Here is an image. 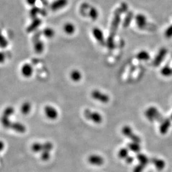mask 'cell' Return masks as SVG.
<instances>
[{
  "instance_id": "cell-24",
  "label": "cell",
  "mask_w": 172,
  "mask_h": 172,
  "mask_svg": "<svg viewBox=\"0 0 172 172\" xmlns=\"http://www.w3.org/2000/svg\"><path fill=\"white\" fill-rule=\"evenodd\" d=\"M43 144L36 142L31 145V150L34 153H41L43 151Z\"/></svg>"
},
{
  "instance_id": "cell-41",
  "label": "cell",
  "mask_w": 172,
  "mask_h": 172,
  "mask_svg": "<svg viewBox=\"0 0 172 172\" xmlns=\"http://www.w3.org/2000/svg\"><path fill=\"white\" fill-rule=\"evenodd\" d=\"M4 143H3V142L1 141V150L4 149Z\"/></svg>"
},
{
  "instance_id": "cell-7",
  "label": "cell",
  "mask_w": 172,
  "mask_h": 172,
  "mask_svg": "<svg viewBox=\"0 0 172 172\" xmlns=\"http://www.w3.org/2000/svg\"><path fill=\"white\" fill-rule=\"evenodd\" d=\"M68 2V0H55L50 5V8L53 11H59L66 7Z\"/></svg>"
},
{
  "instance_id": "cell-34",
  "label": "cell",
  "mask_w": 172,
  "mask_h": 172,
  "mask_svg": "<svg viewBox=\"0 0 172 172\" xmlns=\"http://www.w3.org/2000/svg\"><path fill=\"white\" fill-rule=\"evenodd\" d=\"M145 166L141 164L136 165L133 169V172H143Z\"/></svg>"
},
{
  "instance_id": "cell-18",
  "label": "cell",
  "mask_w": 172,
  "mask_h": 172,
  "mask_svg": "<svg viewBox=\"0 0 172 172\" xmlns=\"http://www.w3.org/2000/svg\"><path fill=\"white\" fill-rule=\"evenodd\" d=\"M128 148L129 150L133 151L134 153H138L141 150V147L139 143L135 142H131L128 144Z\"/></svg>"
},
{
  "instance_id": "cell-6",
  "label": "cell",
  "mask_w": 172,
  "mask_h": 172,
  "mask_svg": "<svg viewBox=\"0 0 172 172\" xmlns=\"http://www.w3.org/2000/svg\"><path fill=\"white\" fill-rule=\"evenodd\" d=\"M44 112L46 117L50 120H54L57 118L58 112L56 110L55 108H54L51 106L50 105L46 106L44 108Z\"/></svg>"
},
{
  "instance_id": "cell-11",
  "label": "cell",
  "mask_w": 172,
  "mask_h": 172,
  "mask_svg": "<svg viewBox=\"0 0 172 172\" xmlns=\"http://www.w3.org/2000/svg\"><path fill=\"white\" fill-rule=\"evenodd\" d=\"M10 129L18 133H24L26 131L25 125L20 122H12Z\"/></svg>"
},
{
  "instance_id": "cell-36",
  "label": "cell",
  "mask_w": 172,
  "mask_h": 172,
  "mask_svg": "<svg viewBox=\"0 0 172 172\" xmlns=\"http://www.w3.org/2000/svg\"><path fill=\"white\" fill-rule=\"evenodd\" d=\"M37 0H26V2L28 5L29 6L33 7L35 6L37 2Z\"/></svg>"
},
{
  "instance_id": "cell-32",
  "label": "cell",
  "mask_w": 172,
  "mask_h": 172,
  "mask_svg": "<svg viewBox=\"0 0 172 172\" xmlns=\"http://www.w3.org/2000/svg\"><path fill=\"white\" fill-rule=\"evenodd\" d=\"M42 34V31H40L39 30H37L35 32H34L32 38V42H35L36 41H37L39 40H40V36Z\"/></svg>"
},
{
  "instance_id": "cell-35",
  "label": "cell",
  "mask_w": 172,
  "mask_h": 172,
  "mask_svg": "<svg viewBox=\"0 0 172 172\" xmlns=\"http://www.w3.org/2000/svg\"><path fill=\"white\" fill-rule=\"evenodd\" d=\"M165 35L168 38H172V25L168 27L165 30Z\"/></svg>"
},
{
  "instance_id": "cell-27",
  "label": "cell",
  "mask_w": 172,
  "mask_h": 172,
  "mask_svg": "<svg viewBox=\"0 0 172 172\" xmlns=\"http://www.w3.org/2000/svg\"><path fill=\"white\" fill-rule=\"evenodd\" d=\"M1 122H2V124L5 127L10 129L12 122L10 120L9 117L2 116V117L1 118Z\"/></svg>"
},
{
  "instance_id": "cell-22",
  "label": "cell",
  "mask_w": 172,
  "mask_h": 172,
  "mask_svg": "<svg viewBox=\"0 0 172 172\" xmlns=\"http://www.w3.org/2000/svg\"><path fill=\"white\" fill-rule=\"evenodd\" d=\"M129 150L128 149V147L127 148V147L121 148L118 153V157L120 159H125L129 156Z\"/></svg>"
},
{
  "instance_id": "cell-14",
  "label": "cell",
  "mask_w": 172,
  "mask_h": 172,
  "mask_svg": "<svg viewBox=\"0 0 172 172\" xmlns=\"http://www.w3.org/2000/svg\"><path fill=\"white\" fill-rule=\"evenodd\" d=\"M34 50L36 53L41 54L44 50V44L42 40H39L34 42Z\"/></svg>"
},
{
  "instance_id": "cell-29",
  "label": "cell",
  "mask_w": 172,
  "mask_h": 172,
  "mask_svg": "<svg viewBox=\"0 0 172 172\" xmlns=\"http://www.w3.org/2000/svg\"><path fill=\"white\" fill-rule=\"evenodd\" d=\"M14 112V108L11 106H8L5 109L3 113V116L9 117L11 115H13Z\"/></svg>"
},
{
  "instance_id": "cell-2",
  "label": "cell",
  "mask_w": 172,
  "mask_h": 172,
  "mask_svg": "<svg viewBox=\"0 0 172 172\" xmlns=\"http://www.w3.org/2000/svg\"><path fill=\"white\" fill-rule=\"evenodd\" d=\"M91 96L94 100L98 101L100 102L106 104L109 102L110 97L105 93H102L99 90H93L91 93Z\"/></svg>"
},
{
  "instance_id": "cell-40",
  "label": "cell",
  "mask_w": 172,
  "mask_h": 172,
  "mask_svg": "<svg viewBox=\"0 0 172 172\" xmlns=\"http://www.w3.org/2000/svg\"><path fill=\"white\" fill-rule=\"evenodd\" d=\"M40 1L44 6H46L48 5V0H40Z\"/></svg>"
},
{
  "instance_id": "cell-1",
  "label": "cell",
  "mask_w": 172,
  "mask_h": 172,
  "mask_svg": "<svg viewBox=\"0 0 172 172\" xmlns=\"http://www.w3.org/2000/svg\"><path fill=\"white\" fill-rule=\"evenodd\" d=\"M84 115L87 120L92 121L96 124H101L102 121V117L98 112H93L89 109H85L84 111Z\"/></svg>"
},
{
  "instance_id": "cell-37",
  "label": "cell",
  "mask_w": 172,
  "mask_h": 172,
  "mask_svg": "<svg viewBox=\"0 0 172 172\" xmlns=\"http://www.w3.org/2000/svg\"><path fill=\"white\" fill-rule=\"evenodd\" d=\"M125 161L128 164H131L134 160V158L131 156H128L125 159Z\"/></svg>"
},
{
  "instance_id": "cell-23",
  "label": "cell",
  "mask_w": 172,
  "mask_h": 172,
  "mask_svg": "<svg viewBox=\"0 0 172 172\" xmlns=\"http://www.w3.org/2000/svg\"><path fill=\"white\" fill-rule=\"evenodd\" d=\"M170 126V122L168 120L165 121L162 124V125L160 126L159 128L160 133L162 134H165L168 132Z\"/></svg>"
},
{
  "instance_id": "cell-33",
  "label": "cell",
  "mask_w": 172,
  "mask_h": 172,
  "mask_svg": "<svg viewBox=\"0 0 172 172\" xmlns=\"http://www.w3.org/2000/svg\"><path fill=\"white\" fill-rule=\"evenodd\" d=\"M8 44L7 40L6 39V38L5 36L2 35L1 38V47L2 48H5L7 47Z\"/></svg>"
},
{
  "instance_id": "cell-38",
  "label": "cell",
  "mask_w": 172,
  "mask_h": 172,
  "mask_svg": "<svg viewBox=\"0 0 172 172\" xmlns=\"http://www.w3.org/2000/svg\"><path fill=\"white\" fill-rule=\"evenodd\" d=\"M47 14V11L45 9H43V8H41V11H40V15H42L43 16H46Z\"/></svg>"
},
{
  "instance_id": "cell-15",
  "label": "cell",
  "mask_w": 172,
  "mask_h": 172,
  "mask_svg": "<svg viewBox=\"0 0 172 172\" xmlns=\"http://www.w3.org/2000/svg\"><path fill=\"white\" fill-rule=\"evenodd\" d=\"M88 16L92 20L95 21L99 17V11L95 7H90L88 11Z\"/></svg>"
},
{
  "instance_id": "cell-8",
  "label": "cell",
  "mask_w": 172,
  "mask_h": 172,
  "mask_svg": "<svg viewBox=\"0 0 172 172\" xmlns=\"http://www.w3.org/2000/svg\"><path fill=\"white\" fill-rule=\"evenodd\" d=\"M135 22L138 28L143 29L147 24V18L145 15L140 13L135 17Z\"/></svg>"
},
{
  "instance_id": "cell-42",
  "label": "cell",
  "mask_w": 172,
  "mask_h": 172,
  "mask_svg": "<svg viewBox=\"0 0 172 172\" xmlns=\"http://www.w3.org/2000/svg\"><path fill=\"white\" fill-rule=\"evenodd\" d=\"M171 117H172V116H171Z\"/></svg>"
},
{
  "instance_id": "cell-17",
  "label": "cell",
  "mask_w": 172,
  "mask_h": 172,
  "mask_svg": "<svg viewBox=\"0 0 172 172\" xmlns=\"http://www.w3.org/2000/svg\"><path fill=\"white\" fill-rule=\"evenodd\" d=\"M71 79H72L74 82H79L80 81L82 77L81 72L77 69L73 70L71 71L70 74Z\"/></svg>"
},
{
  "instance_id": "cell-30",
  "label": "cell",
  "mask_w": 172,
  "mask_h": 172,
  "mask_svg": "<svg viewBox=\"0 0 172 172\" xmlns=\"http://www.w3.org/2000/svg\"><path fill=\"white\" fill-rule=\"evenodd\" d=\"M40 158L42 161H46L49 160L50 158V151H42L41 153Z\"/></svg>"
},
{
  "instance_id": "cell-39",
  "label": "cell",
  "mask_w": 172,
  "mask_h": 172,
  "mask_svg": "<svg viewBox=\"0 0 172 172\" xmlns=\"http://www.w3.org/2000/svg\"><path fill=\"white\" fill-rule=\"evenodd\" d=\"M5 55L4 54L3 52H1V62L2 63L5 61Z\"/></svg>"
},
{
  "instance_id": "cell-31",
  "label": "cell",
  "mask_w": 172,
  "mask_h": 172,
  "mask_svg": "<svg viewBox=\"0 0 172 172\" xmlns=\"http://www.w3.org/2000/svg\"><path fill=\"white\" fill-rule=\"evenodd\" d=\"M43 151H50L53 149V144L52 143L47 141L43 144Z\"/></svg>"
},
{
  "instance_id": "cell-12",
  "label": "cell",
  "mask_w": 172,
  "mask_h": 172,
  "mask_svg": "<svg viewBox=\"0 0 172 172\" xmlns=\"http://www.w3.org/2000/svg\"><path fill=\"white\" fill-rule=\"evenodd\" d=\"M151 161L158 170H162L165 168V162L162 159H159L157 158H152Z\"/></svg>"
},
{
  "instance_id": "cell-3",
  "label": "cell",
  "mask_w": 172,
  "mask_h": 172,
  "mask_svg": "<svg viewBox=\"0 0 172 172\" xmlns=\"http://www.w3.org/2000/svg\"><path fill=\"white\" fill-rule=\"evenodd\" d=\"M122 133L124 136H127L130 138L132 141L139 143L141 142V139L137 135L134 134L133 133V130L130 126H124L122 129Z\"/></svg>"
},
{
  "instance_id": "cell-19",
  "label": "cell",
  "mask_w": 172,
  "mask_h": 172,
  "mask_svg": "<svg viewBox=\"0 0 172 172\" xmlns=\"http://www.w3.org/2000/svg\"><path fill=\"white\" fill-rule=\"evenodd\" d=\"M42 35L47 39L53 38L55 35V31L51 28H46L42 31Z\"/></svg>"
},
{
  "instance_id": "cell-13",
  "label": "cell",
  "mask_w": 172,
  "mask_h": 172,
  "mask_svg": "<svg viewBox=\"0 0 172 172\" xmlns=\"http://www.w3.org/2000/svg\"><path fill=\"white\" fill-rule=\"evenodd\" d=\"M63 29L64 32L67 35H73L76 30L75 25L71 22H67L63 25Z\"/></svg>"
},
{
  "instance_id": "cell-26",
  "label": "cell",
  "mask_w": 172,
  "mask_h": 172,
  "mask_svg": "<svg viewBox=\"0 0 172 172\" xmlns=\"http://www.w3.org/2000/svg\"><path fill=\"white\" fill-rule=\"evenodd\" d=\"M161 73L164 77H170L172 75V69L168 66H165L161 69Z\"/></svg>"
},
{
  "instance_id": "cell-5",
  "label": "cell",
  "mask_w": 172,
  "mask_h": 172,
  "mask_svg": "<svg viewBox=\"0 0 172 172\" xmlns=\"http://www.w3.org/2000/svg\"><path fill=\"white\" fill-rule=\"evenodd\" d=\"M88 161L91 165L101 166L104 163V159L98 154H91L88 157Z\"/></svg>"
},
{
  "instance_id": "cell-10",
  "label": "cell",
  "mask_w": 172,
  "mask_h": 172,
  "mask_svg": "<svg viewBox=\"0 0 172 172\" xmlns=\"http://www.w3.org/2000/svg\"><path fill=\"white\" fill-rule=\"evenodd\" d=\"M34 72V68L31 65L28 63H25L21 68V74L26 78H28L32 75Z\"/></svg>"
},
{
  "instance_id": "cell-9",
  "label": "cell",
  "mask_w": 172,
  "mask_h": 172,
  "mask_svg": "<svg viewBox=\"0 0 172 172\" xmlns=\"http://www.w3.org/2000/svg\"><path fill=\"white\" fill-rule=\"evenodd\" d=\"M42 20L38 17L32 19L31 24L28 25L26 29V32L28 33H31L37 30L39 26L41 25Z\"/></svg>"
},
{
  "instance_id": "cell-25",
  "label": "cell",
  "mask_w": 172,
  "mask_h": 172,
  "mask_svg": "<svg viewBox=\"0 0 172 172\" xmlns=\"http://www.w3.org/2000/svg\"><path fill=\"white\" fill-rule=\"evenodd\" d=\"M137 58L139 60L146 61L149 60V59L150 58V55L147 51H146L145 50H143V51H140L138 54H137Z\"/></svg>"
},
{
  "instance_id": "cell-28",
  "label": "cell",
  "mask_w": 172,
  "mask_h": 172,
  "mask_svg": "<svg viewBox=\"0 0 172 172\" xmlns=\"http://www.w3.org/2000/svg\"><path fill=\"white\" fill-rule=\"evenodd\" d=\"M90 7L89 6V5L87 3H84L82 4L80 7L81 14L86 16L87 15H88V11H89Z\"/></svg>"
},
{
  "instance_id": "cell-20",
  "label": "cell",
  "mask_w": 172,
  "mask_h": 172,
  "mask_svg": "<svg viewBox=\"0 0 172 172\" xmlns=\"http://www.w3.org/2000/svg\"><path fill=\"white\" fill-rule=\"evenodd\" d=\"M137 159L138 160V161H139L140 164L144 165L145 167L149 163V159L144 154L138 153L137 155Z\"/></svg>"
},
{
  "instance_id": "cell-16",
  "label": "cell",
  "mask_w": 172,
  "mask_h": 172,
  "mask_svg": "<svg viewBox=\"0 0 172 172\" xmlns=\"http://www.w3.org/2000/svg\"><path fill=\"white\" fill-rule=\"evenodd\" d=\"M31 109V105L29 102H25L21 105L20 111L24 115H28Z\"/></svg>"
},
{
  "instance_id": "cell-4",
  "label": "cell",
  "mask_w": 172,
  "mask_h": 172,
  "mask_svg": "<svg viewBox=\"0 0 172 172\" xmlns=\"http://www.w3.org/2000/svg\"><path fill=\"white\" fill-rule=\"evenodd\" d=\"M92 34L94 38L102 46L105 45L106 41L104 35V33L101 29L95 27L92 30Z\"/></svg>"
},
{
  "instance_id": "cell-21",
  "label": "cell",
  "mask_w": 172,
  "mask_h": 172,
  "mask_svg": "<svg viewBox=\"0 0 172 172\" xmlns=\"http://www.w3.org/2000/svg\"><path fill=\"white\" fill-rule=\"evenodd\" d=\"M40 11H41L40 8L34 6L33 7H31V8L29 12V15L32 19H34V18H37V15L40 14Z\"/></svg>"
}]
</instances>
